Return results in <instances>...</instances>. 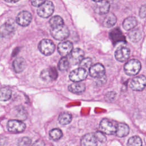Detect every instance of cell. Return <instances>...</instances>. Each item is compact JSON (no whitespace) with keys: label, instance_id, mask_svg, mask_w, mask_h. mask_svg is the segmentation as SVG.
Here are the masks:
<instances>
[{"label":"cell","instance_id":"obj_34","mask_svg":"<svg viewBox=\"0 0 146 146\" xmlns=\"http://www.w3.org/2000/svg\"><path fill=\"white\" fill-rule=\"evenodd\" d=\"M94 135L96 140H98L100 142H102V143H104L105 141H106V140H107L106 136L102 132L96 131L94 133Z\"/></svg>","mask_w":146,"mask_h":146},{"label":"cell","instance_id":"obj_5","mask_svg":"<svg viewBox=\"0 0 146 146\" xmlns=\"http://www.w3.org/2000/svg\"><path fill=\"white\" fill-rule=\"evenodd\" d=\"M38 48L43 55H50L54 52L55 46L52 40L48 39H43L40 42Z\"/></svg>","mask_w":146,"mask_h":146},{"label":"cell","instance_id":"obj_15","mask_svg":"<svg viewBox=\"0 0 146 146\" xmlns=\"http://www.w3.org/2000/svg\"><path fill=\"white\" fill-rule=\"evenodd\" d=\"M72 50V43L71 42L68 40L61 42L58 46V51L59 53L63 56V57H66L67 55L70 54Z\"/></svg>","mask_w":146,"mask_h":146},{"label":"cell","instance_id":"obj_7","mask_svg":"<svg viewBox=\"0 0 146 146\" xmlns=\"http://www.w3.org/2000/svg\"><path fill=\"white\" fill-rule=\"evenodd\" d=\"M145 84V77L144 75H141L135 77L132 79L130 83V87L134 91H141L144 89Z\"/></svg>","mask_w":146,"mask_h":146},{"label":"cell","instance_id":"obj_24","mask_svg":"<svg viewBox=\"0 0 146 146\" xmlns=\"http://www.w3.org/2000/svg\"><path fill=\"white\" fill-rule=\"evenodd\" d=\"M72 115L68 112H62L58 117V121L62 125H67L72 120Z\"/></svg>","mask_w":146,"mask_h":146},{"label":"cell","instance_id":"obj_10","mask_svg":"<svg viewBox=\"0 0 146 146\" xmlns=\"http://www.w3.org/2000/svg\"><path fill=\"white\" fill-rule=\"evenodd\" d=\"M95 4L94 6V11L100 15L107 14L110 10V4L107 1H93Z\"/></svg>","mask_w":146,"mask_h":146},{"label":"cell","instance_id":"obj_1","mask_svg":"<svg viewBox=\"0 0 146 146\" xmlns=\"http://www.w3.org/2000/svg\"><path fill=\"white\" fill-rule=\"evenodd\" d=\"M117 123L108 119L104 118L102 119L99 124L100 131L104 134L113 135L116 129Z\"/></svg>","mask_w":146,"mask_h":146},{"label":"cell","instance_id":"obj_14","mask_svg":"<svg viewBox=\"0 0 146 146\" xmlns=\"http://www.w3.org/2000/svg\"><path fill=\"white\" fill-rule=\"evenodd\" d=\"M105 68L103 64L100 63L95 64L89 68V72L91 76L94 78H99L105 75Z\"/></svg>","mask_w":146,"mask_h":146},{"label":"cell","instance_id":"obj_33","mask_svg":"<svg viewBox=\"0 0 146 146\" xmlns=\"http://www.w3.org/2000/svg\"><path fill=\"white\" fill-rule=\"evenodd\" d=\"M31 144V140L28 137L21 138L18 142V146H30Z\"/></svg>","mask_w":146,"mask_h":146},{"label":"cell","instance_id":"obj_9","mask_svg":"<svg viewBox=\"0 0 146 146\" xmlns=\"http://www.w3.org/2000/svg\"><path fill=\"white\" fill-rule=\"evenodd\" d=\"M40 76L43 81L50 82L55 80L57 78L58 72L56 68L54 67L46 68L41 71Z\"/></svg>","mask_w":146,"mask_h":146},{"label":"cell","instance_id":"obj_8","mask_svg":"<svg viewBox=\"0 0 146 146\" xmlns=\"http://www.w3.org/2000/svg\"><path fill=\"white\" fill-rule=\"evenodd\" d=\"M7 129L13 133H19L24 131L26 128L25 124L18 120H10L7 124Z\"/></svg>","mask_w":146,"mask_h":146},{"label":"cell","instance_id":"obj_39","mask_svg":"<svg viewBox=\"0 0 146 146\" xmlns=\"http://www.w3.org/2000/svg\"><path fill=\"white\" fill-rule=\"evenodd\" d=\"M32 146H45V144L43 140H38L33 144Z\"/></svg>","mask_w":146,"mask_h":146},{"label":"cell","instance_id":"obj_35","mask_svg":"<svg viewBox=\"0 0 146 146\" xmlns=\"http://www.w3.org/2000/svg\"><path fill=\"white\" fill-rule=\"evenodd\" d=\"M116 93L113 91L107 92L105 95V99L107 102H112L115 100L116 97Z\"/></svg>","mask_w":146,"mask_h":146},{"label":"cell","instance_id":"obj_11","mask_svg":"<svg viewBox=\"0 0 146 146\" xmlns=\"http://www.w3.org/2000/svg\"><path fill=\"white\" fill-rule=\"evenodd\" d=\"M84 52L83 50L79 48H76L73 49L70 54L68 61L74 65L79 64L84 58Z\"/></svg>","mask_w":146,"mask_h":146},{"label":"cell","instance_id":"obj_31","mask_svg":"<svg viewBox=\"0 0 146 146\" xmlns=\"http://www.w3.org/2000/svg\"><path fill=\"white\" fill-rule=\"evenodd\" d=\"M79 64L80 68H82L85 70H86V68H90L92 64V59L90 58H83Z\"/></svg>","mask_w":146,"mask_h":146},{"label":"cell","instance_id":"obj_26","mask_svg":"<svg viewBox=\"0 0 146 146\" xmlns=\"http://www.w3.org/2000/svg\"><path fill=\"white\" fill-rule=\"evenodd\" d=\"M128 36L131 42H137L141 38V31L138 29L133 30L129 33Z\"/></svg>","mask_w":146,"mask_h":146},{"label":"cell","instance_id":"obj_2","mask_svg":"<svg viewBox=\"0 0 146 146\" xmlns=\"http://www.w3.org/2000/svg\"><path fill=\"white\" fill-rule=\"evenodd\" d=\"M141 69V63L139 60L132 59L128 60L124 66V70L126 74L133 76L139 73Z\"/></svg>","mask_w":146,"mask_h":146},{"label":"cell","instance_id":"obj_41","mask_svg":"<svg viewBox=\"0 0 146 146\" xmlns=\"http://www.w3.org/2000/svg\"><path fill=\"white\" fill-rule=\"evenodd\" d=\"M5 2H9V3H15L17 2H18L17 1H5Z\"/></svg>","mask_w":146,"mask_h":146},{"label":"cell","instance_id":"obj_12","mask_svg":"<svg viewBox=\"0 0 146 146\" xmlns=\"http://www.w3.org/2000/svg\"><path fill=\"white\" fill-rule=\"evenodd\" d=\"M32 21V15L27 11H22L20 12L16 18L17 23L21 26H28Z\"/></svg>","mask_w":146,"mask_h":146},{"label":"cell","instance_id":"obj_19","mask_svg":"<svg viewBox=\"0 0 146 146\" xmlns=\"http://www.w3.org/2000/svg\"><path fill=\"white\" fill-rule=\"evenodd\" d=\"M116 21H117L116 17L113 13H110V14L107 13L103 18L102 24L106 27L110 28V27H112L115 25Z\"/></svg>","mask_w":146,"mask_h":146},{"label":"cell","instance_id":"obj_37","mask_svg":"<svg viewBox=\"0 0 146 146\" xmlns=\"http://www.w3.org/2000/svg\"><path fill=\"white\" fill-rule=\"evenodd\" d=\"M97 79H98V81L96 82V84L98 86H102L106 82V76L105 75Z\"/></svg>","mask_w":146,"mask_h":146},{"label":"cell","instance_id":"obj_13","mask_svg":"<svg viewBox=\"0 0 146 146\" xmlns=\"http://www.w3.org/2000/svg\"><path fill=\"white\" fill-rule=\"evenodd\" d=\"M130 56V50L125 46L119 47L115 52V56L117 60L123 62L127 60Z\"/></svg>","mask_w":146,"mask_h":146},{"label":"cell","instance_id":"obj_17","mask_svg":"<svg viewBox=\"0 0 146 146\" xmlns=\"http://www.w3.org/2000/svg\"><path fill=\"white\" fill-rule=\"evenodd\" d=\"M82 146H97V140L94 133H89L84 135L80 141Z\"/></svg>","mask_w":146,"mask_h":146},{"label":"cell","instance_id":"obj_18","mask_svg":"<svg viewBox=\"0 0 146 146\" xmlns=\"http://www.w3.org/2000/svg\"><path fill=\"white\" fill-rule=\"evenodd\" d=\"M129 132V128L128 125L125 123H117L116 125V129L115 132L116 136L119 137L126 136Z\"/></svg>","mask_w":146,"mask_h":146},{"label":"cell","instance_id":"obj_20","mask_svg":"<svg viewBox=\"0 0 146 146\" xmlns=\"http://www.w3.org/2000/svg\"><path fill=\"white\" fill-rule=\"evenodd\" d=\"M26 66V61L22 57L17 58L13 63V66L15 72L20 73L22 72Z\"/></svg>","mask_w":146,"mask_h":146},{"label":"cell","instance_id":"obj_38","mask_svg":"<svg viewBox=\"0 0 146 146\" xmlns=\"http://www.w3.org/2000/svg\"><path fill=\"white\" fill-rule=\"evenodd\" d=\"M7 144V139L3 136H0V146H6Z\"/></svg>","mask_w":146,"mask_h":146},{"label":"cell","instance_id":"obj_22","mask_svg":"<svg viewBox=\"0 0 146 146\" xmlns=\"http://www.w3.org/2000/svg\"><path fill=\"white\" fill-rule=\"evenodd\" d=\"M137 21L135 17L129 16L126 18L123 22V27L125 30L133 29L137 25Z\"/></svg>","mask_w":146,"mask_h":146},{"label":"cell","instance_id":"obj_21","mask_svg":"<svg viewBox=\"0 0 146 146\" xmlns=\"http://www.w3.org/2000/svg\"><path fill=\"white\" fill-rule=\"evenodd\" d=\"M110 37L115 44L119 42L125 40L124 36L122 34L121 30L118 28L115 29L111 31L110 33Z\"/></svg>","mask_w":146,"mask_h":146},{"label":"cell","instance_id":"obj_25","mask_svg":"<svg viewBox=\"0 0 146 146\" xmlns=\"http://www.w3.org/2000/svg\"><path fill=\"white\" fill-rule=\"evenodd\" d=\"M12 91L9 87L0 88V101H6L10 99Z\"/></svg>","mask_w":146,"mask_h":146},{"label":"cell","instance_id":"obj_36","mask_svg":"<svg viewBox=\"0 0 146 146\" xmlns=\"http://www.w3.org/2000/svg\"><path fill=\"white\" fill-rule=\"evenodd\" d=\"M145 10H146V6L145 5H143L141 6L139 10V16L141 18H144L145 17Z\"/></svg>","mask_w":146,"mask_h":146},{"label":"cell","instance_id":"obj_23","mask_svg":"<svg viewBox=\"0 0 146 146\" xmlns=\"http://www.w3.org/2000/svg\"><path fill=\"white\" fill-rule=\"evenodd\" d=\"M68 90L74 94H80L85 91L86 86L84 83L80 82L74 83L68 86Z\"/></svg>","mask_w":146,"mask_h":146},{"label":"cell","instance_id":"obj_29","mask_svg":"<svg viewBox=\"0 0 146 146\" xmlns=\"http://www.w3.org/2000/svg\"><path fill=\"white\" fill-rule=\"evenodd\" d=\"M127 146H142V140L138 136H132L128 140Z\"/></svg>","mask_w":146,"mask_h":146},{"label":"cell","instance_id":"obj_16","mask_svg":"<svg viewBox=\"0 0 146 146\" xmlns=\"http://www.w3.org/2000/svg\"><path fill=\"white\" fill-rule=\"evenodd\" d=\"M15 31V27L13 24L6 22L0 26V35L3 38L11 36Z\"/></svg>","mask_w":146,"mask_h":146},{"label":"cell","instance_id":"obj_28","mask_svg":"<svg viewBox=\"0 0 146 146\" xmlns=\"http://www.w3.org/2000/svg\"><path fill=\"white\" fill-rule=\"evenodd\" d=\"M50 137L53 140H58L63 136L62 131L59 128H54L49 132Z\"/></svg>","mask_w":146,"mask_h":146},{"label":"cell","instance_id":"obj_40","mask_svg":"<svg viewBox=\"0 0 146 146\" xmlns=\"http://www.w3.org/2000/svg\"><path fill=\"white\" fill-rule=\"evenodd\" d=\"M44 2V1H32L31 2V4L35 7H39L40 5H41L43 2Z\"/></svg>","mask_w":146,"mask_h":146},{"label":"cell","instance_id":"obj_4","mask_svg":"<svg viewBox=\"0 0 146 146\" xmlns=\"http://www.w3.org/2000/svg\"><path fill=\"white\" fill-rule=\"evenodd\" d=\"M54 10V6L50 1H44L37 9L38 15L42 18H48L52 15Z\"/></svg>","mask_w":146,"mask_h":146},{"label":"cell","instance_id":"obj_30","mask_svg":"<svg viewBox=\"0 0 146 146\" xmlns=\"http://www.w3.org/2000/svg\"><path fill=\"white\" fill-rule=\"evenodd\" d=\"M69 61L67 57H62L58 63V69L61 71H66L69 67Z\"/></svg>","mask_w":146,"mask_h":146},{"label":"cell","instance_id":"obj_32","mask_svg":"<svg viewBox=\"0 0 146 146\" xmlns=\"http://www.w3.org/2000/svg\"><path fill=\"white\" fill-rule=\"evenodd\" d=\"M17 117L21 120H25L27 117V112L25 109L22 106H19L17 108Z\"/></svg>","mask_w":146,"mask_h":146},{"label":"cell","instance_id":"obj_27","mask_svg":"<svg viewBox=\"0 0 146 146\" xmlns=\"http://www.w3.org/2000/svg\"><path fill=\"white\" fill-rule=\"evenodd\" d=\"M50 25L51 28H54L59 26L64 25V21L61 17L59 15H55L52 17L49 21Z\"/></svg>","mask_w":146,"mask_h":146},{"label":"cell","instance_id":"obj_6","mask_svg":"<svg viewBox=\"0 0 146 146\" xmlns=\"http://www.w3.org/2000/svg\"><path fill=\"white\" fill-rule=\"evenodd\" d=\"M87 71L82 68H78L72 70L69 75V78L71 81L78 83L85 80L87 76Z\"/></svg>","mask_w":146,"mask_h":146},{"label":"cell","instance_id":"obj_3","mask_svg":"<svg viewBox=\"0 0 146 146\" xmlns=\"http://www.w3.org/2000/svg\"><path fill=\"white\" fill-rule=\"evenodd\" d=\"M50 33L52 37L59 40H63L66 39L69 35V30L66 26L64 25L51 28Z\"/></svg>","mask_w":146,"mask_h":146}]
</instances>
